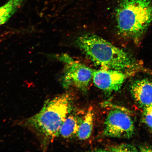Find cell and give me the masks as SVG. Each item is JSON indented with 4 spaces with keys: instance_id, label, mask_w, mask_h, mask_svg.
I'll return each instance as SVG.
<instances>
[{
    "instance_id": "277c9868",
    "label": "cell",
    "mask_w": 152,
    "mask_h": 152,
    "mask_svg": "<svg viewBox=\"0 0 152 152\" xmlns=\"http://www.w3.org/2000/svg\"><path fill=\"white\" fill-rule=\"evenodd\" d=\"M104 135L111 138H130L135 132L130 112L123 107L110 110L104 121Z\"/></svg>"
},
{
    "instance_id": "3957f363",
    "label": "cell",
    "mask_w": 152,
    "mask_h": 152,
    "mask_svg": "<svg viewBox=\"0 0 152 152\" xmlns=\"http://www.w3.org/2000/svg\"><path fill=\"white\" fill-rule=\"evenodd\" d=\"M116 21L119 33L138 44L152 23V1L121 0Z\"/></svg>"
},
{
    "instance_id": "9c48e42d",
    "label": "cell",
    "mask_w": 152,
    "mask_h": 152,
    "mask_svg": "<svg viewBox=\"0 0 152 152\" xmlns=\"http://www.w3.org/2000/svg\"><path fill=\"white\" fill-rule=\"evenodd\" d=\"M81 121L77 116L69 114L60 129L59 135L69 138L77 135Z\"/></svg>"
},
{
    "instance_id": "7c38bea8",
    "label": "cell",
    "mask_w": 152,
    "mask_h": 152,
    "mask_svg": "<svg viewBox=\"0 0 152 152\" xmlns=\"http://www.w3.org/2000/svg\"><path fill=\"white\" fill-rule=\"evenodd\" d=\"M106 151L110 152H136L138 151L137 148L132 144H121L108 147Z\"/></svg>"
},
{
    "instance_id": "52a82bcc",
    "label": "cell",
    "mask_w": 152,
    "mask_h": 152,
    "mask_svg": "<svg viewBox=\"0 0 152 152\" xmlns=\"http://www.w3.org/2000/svg\"><path fill=\"white\" fill-rule=\"evenodd\" d=\"M130 91L133 99L140 108L152 104V78H140L135 80L130 86Z\"/></svg>"
},
{
    "instance_id": "7a4b0ae2",
    "label": "cell",
    "mask_w": 152,
    "mask_h": 152,
    "mask_svg": "<svg viewBox=\"0 0 152 152\" xmlns=\"http://www.w3.org/2000/svg\"><path fill=\"white\" fill-rule=\"evenodd\" d=\"M77 45L90 59L105 69L124 71L138 68V64L130 54L98 36L82 35Z\"/></svg>"
},
{
    "instance_id": "8992f818",
    "label": "cell",
    "mask_w": 152,
    "mask_h": 152,
    "mask_svg": "<svg viewBox=\"0 0 152 152\" xmlns=\"http://www.w3.org/2000/svg\"><path fill=\"white\" fill-rule=\"evenodd\" d=\"M123 71L105 69L94 72L93 80L96 87L106 92L119 91L127 78Z\"/></svg>"
},
{
    "instance_id": "8fae6325",
    "label": "cell",
    "mask_w": 152,
    "mask_h": 152,
    "mask_svg": "<svg viewBox=\"0 0 152 152\" xmlns=\"http://www.w3.org/2000/svg\"><path fill=\"white\" fill-rule=\"evenodd\" d=\"M142 109V121L152 133V104Z\"/></svg>"
},
{
    "instance_id": "30bf717a",
    "label": "cell",
    "mask_w": 152,
    "mask_h": 152,
    "mask_svg": "<svg viewBox=\"0 0 152 152\" xmlns=\"http://www.w3.org/2000/svg\"><path fill=\"white\" fill-rule=\"evenodd\" d=\"M16 12V7L10 1H7L0 7V26L6 22Z\"/></svg>"
},
{
    "instance_id": "4fadbf2b",
    "label": "cell",
    "mask_w": 152,
    "mask_h": 152,
    "mask_svg": "<svg viewBox=\"0 0 152 152\" xmlns=\"http://www.w3.org/2000/svg\"><path fill=\"white\" fill-rule=\"evenodd\" d=\"M139 149L141 152H152V147L149 145H143L140 146Z\"/></svg>"
},
{
    "instance_id": "ba28073f",
    "label": "cell",
    "mask_w": 152,
    "mask_h": 152,
    "mask_svg": "<svg viewBox=\"0 0 152 152\" xmlns=\"http://www.w3.org/2000/svg\"><path fill=\"white\" fill-rule=\"evenodd\" d=\"M94 112L92 107L87 110L82 119L77 135L79 140H85L90 138L92 134L94 122Z\"/></svg>"
},
{
    "instance_id": "6da1fadb",
    "label": "cell",
    "mask_w": 152,
    "mask_h": 152,
    "mask_svg": "<svg viewBox=\"0 0 152 152\" xmlns=\"http://www.w3.org/2000/svg\"><path fill=\"white\" fill-rule=\"evenodd\" d=\"M71 107L70 95L68 93L60 94L48 99L39 113L24 120L20 124L37 136L42 149L45 151L59 135L60 129Z\"/></svg>"
},
{
    "instance_id": "5b68a950",
    "label": "cell",
    "mask_w": 152,
    "mask_h": 152,
    "mask_svg": "<svg viewBox=\"0 0 152 152\" xmlns=\"http://www.w3.org/2000/svg\"><path fill=\"white\" fill-rule=\"evenodd\" d=\"M60 59L66 64L62 79L64 87L86 90L93 80L94 71L67 55H62Z\"/></svg>"
}]
</instances>
